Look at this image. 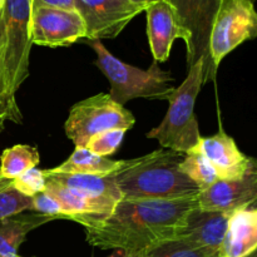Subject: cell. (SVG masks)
<instances>
[{
	"label": "cell",
	"instance_id": "9",
	"mask_svg": "<svg viewBox=\"0 0 257 257\" xmlns=\"http://www.w3.org/2000/svg\"><path fill=\"white\" fill-rule=\"evenodd\" d=\"M30 38L43 47H68L85 39V25L77 10L32 3Z\"/></svg>",
	"mask_w": 257,
	"mask_h": 257
},
{
	"label": "cell",
	"instance_id": "33",
	"mask_svg": "<svg viewBox=\"0 0 257 257\" xmlns=\"http://www.w3.org/2000/svg\"><path fill=\"white\" fill-rule=\"evenodd\" d=\"M4 4H5V0H0V9L3 10V8H4Z\"/></svg>",
	"mask_w": 257,
	"mask_h": 257
},
{
	"label": "cell",
	"instance_id": "21",
	"mask_svg": "<svg viewBox=\"0 0 257 257\" xmlns=\"http://www.w3.org/2000/svg\"><path fill=\"white\" fill-rule=\"evenodd\" d=\"M180 170L197 186L200 193L211 187L218 180L212 165L197 150L186 153L180 162Z\"/></svg>",
	"mask_w": 257,
	"mask_h": 257
},
{
	"label": "cell",
	"instance_id": "22",
	"mask_svg": "<svg viewBox=\"0 0 257 257\" xmlns=\"http://www.w3.org/2000/svg\"><path fill=\"white\" fill-rule=\"evenodd\" d=\"M23 119L17 98H13L8 90L4 75V23L3 10L0 9V132L5 128V123L13 122L20 124Z\"/></svg>",
	"mask_w": 257,
	"mask_h": 257
},
{
	"label": "cell",
	"instance_id": "25",
	"mask_svg": "<svg viewBox=\"0 0 257 257\" xmlns=\"http://www.w3.org/2000/svg\"><path fill=\"white\" fill-rule=\"evenodd\" d=\"M125 132H127L125 130L118 128V130H109L97 133L88 141L84 148L100 157H108L110 155H114L124 138Z\"/></svg>",
	"mask_w": 257,
	"mask_h": 257
},
{
	"label": "cell",
	"instance_id": "16",
	"mask_svg": "<svg viewBox=\"0 0 257 257\" xmlns=\"http://www.w3.org/2000/svg\"><path fill=\"white\" fill-rule=\"evenodd\" d=\"M45 180L49 183L64 187L74 193L92 198H103L118 203L122 200L119 190L112 175H83V173H57L43 170Z\"/></svg>",
	"mask_w": 257,
	"mask_h": 257
},
{
	"label": "cell",
	"instance_id": "3",
	"mask_svg": "<svg viewBox=\"0 0 257 257\" xmlns=\"http://www.w3.org/2000/svg\"><path fill=\"white\" fill-rule=\"evenodd\" d=\"M89 44L97 55L95 65L110 83V98L118 104L124 105L137 98L168 100L172 94L175 79L168 70L161 69L158 63L141 69L114 57L100 40H89Z\"/></svg>",
	"mask_w": 257,
	"mask_h": 257
},
{
	"label": "cell",
	"instance_id": "30",
	"mask_svg": "<svg viewBox=\"0 0 257 257\" xmlns=\"http://www.w3.org/2000/svg\"><path fill=\"white\" fill-rule=\"evenodd\" d=\"M131 2L135 3V4H137V5H140V7H143L146 9L148 5L152 4V3H155V2H158V0H131Z\"/></svg>",
	"mask_w": 257,
	"mask_h": 257
},
{
	"label": "cell",
	"instance_id": "28",
	"mask_svg": "<svg viewBox=\"0 0 257 257\" xmlns=\"http://www.w3.org/2000/svg\"><path fill=\"white\" fill-rule=\"evenodd\" d=\"M32 3H38V4L49 5V7L62 8V9H74V0H30Z\"/></svg>",
	"mask_w": 257,
	"mask_h": 257
},
{
	"label": "cell",
	"instance_id": "2",
	"mask_svg": "<svg viewBox=\"0 0 257 257\" xmlns=\"http://www.w3.org/2000/svg\"><path fill=\"white\" fill-rule=\"evenodd\" d=\"M182 153L157 150L128 160L113 178L122 200L175 201L197 198L200 190L180 170Z\"/></svg>",
	"mask_w": 257,
	"mask_h": 257
},
{
	"label": "cell",
	"instance_id": "1",
	"mask_svg": "<svg viewBox=\"0 0 257 257\" xmlns=\"http://www.w3.org/2000/svg\"><path fill=\"white\" fill-rule=\"evenodd\" d=\"M197 206V198L120 200L107 216L75 215L68 220L85 228L89 245L103 250H122L141 257L155 246L175 238L187 213Z\"/></svg>",
	"mask_w": 257,
	"mask_h": 257
},
{
	"label": "cell",
	"instance_id": "17",
	"mask_svg": "<svg viewBox=\"0 0 257 257\" xmlns=\"http://www.w3.org/2000/svg\"><path fill=\"white\" fill-rule=\"evenodd\" d=\"M55 217L42 213L15 215L0 220V256L17 257L20 245L30 231L54 221Z\"/></svg>",
	"mask_w": 257,
	"mask_h": 257
},
{
	"label": "cell",
	"instance_id": "4",
	"mask_svg": "<svg viewBox=\"0 0 257 257\" xmlns=\"http://www.w3.org/2000/svg\"><path fill=\"white\" fill-rule=\"evenodd\" d=\"M203 84V62L198 60L188 68L186 79L175 88L168 98L170 107L160 125L147 133V138L160 142L163 148L177 153L192 152L201 137L195 104Z\"/></svg>",
	"mask_w": 257,
	"mask_h": 257
},
{
	"label": "cell",
	"instance_id": "26",
	"mask_svg": "<svg viewBox=\"0 0 257 257\" xmlns=\"http://www.w3.org/2000/svg\"><path fill=\"white\" fill-rule=\"evenodd\" d=\"M12 186L23 195L28 196V197H33V196L38 195V193L43 192L45 190L47 180H45L43 170L34 167L28 170L27 172L20 175L15 180H13Z\"/></svg>",
	"mask_w": 257,
	"mask_h": 257
},
{
	"label": "cell",
	"instance_id": "15",
	"mask_svg": "<svg viewBox=\"0 0 257 257\" xmlns=\"http://www.w3.org/2000/svg\"><path fill=\"white\" fill-rule=\"evenodd\" d=\"M257 250V208H241L231 215L218 257H246Z\"/></svg>",
	"mask_w": 257,
	"mask_h": 257
},
{
	"label": "cell",
	"instance_id": "34",
	"mask_svg": "<svg viewBox=\"0 0 257 257\" xmlns=\"http://www.w3.org/2000/svg\"><path fill=\"white\" fill-rule=\"evenodd\" d=\"M250 2H252V3H255V0H250Z\"/></svg>",
	"mask_w": 257,
	"mask_h": 257
},
{
	"label": "cell",
	"instance_id": "7",
	"mask_svg": "<svg viewBox=\"0 0 257 257\" xmlns=\"http://www.w3.org/2000/svg\"><path fill=\"white\" fill-rule=\"evenodd\" d=\"M186 34L187 68L203 62V84L217 74L210 57V35L221 0H168Z\"/></svg>",
	"mask_w": 257,
	"mask_h": 257
},
{
	"label": "cell",
	"instance_id": "18",
	"mask_svg": "<svg viewBox=\"0 0 257 257\" xmlns=\"http://www.w3.org/2000/svg\"><path fill=\"white\" fill-rule=\"evenodd\" d=\"M44 191L58 201L63 211V220H68L69 216L75 215L107 216L112 213L117 205L109 200L92 198L74 193L67 188L49 182H47Z\"/></svg>",
	"mask_w": 257,
	"mask_h": 257
},
{
	"label": "cell",
	"instance_id": "20",
	"mask_svg": "<svg viewBox=\"0 0 257 257\" xmlns=\"http://www.w3.org/2000/svg\"><path fill=\"white\" fill-rule=\"evenodd\" d=\"M40 157L37 148L27 145H17L4 150L0 157V177L15 180L30 168L37 167Z\"/></svg>",
	"mask_w": 257,
	"mask_h": 257
},
{
	"label": "cell",
	"instance_id": "27",
	"mask_svg": "<svg viewBox=\"0 0 257 257\" xmlns=\"http://www.w3.org/2000/svg\"><path fill=\"white\" fill-rule=\"evenodd\" d=\"M32 211L42 215L52 216L55 220H63V211L58 201L49 193L43 191L32 197Z\"/></svg>",
	"mask_w": 257,
	"mask_h": 257
},
{
	"label": "cell",
	"instance_id": "35",
	"mask_svg": "<svg viewBox=\"0 0 257 257\" xmlns=\"http://www.w3.org/2000/svg\"><path fill=\"white\" fill-rule=\"evenodd\" d=\"M0 257H4V256H0ZM17 257H20V256H17Z\"/></svg>",
	"mask_w": 257,
	"mask_h": 257
},
{
	"label": "cell",
	"instance_id": "32",
	"mask_svg": "<svg viewBox=\"0 0 257 257\" xmlns=\"http://www.w3.org/2000/svg\"><path fill=\"white\" fill-rule=\"evenodd\" d=\"M246 257H257V251H253V252H251L250 255H247Z\"/></svg>",
	"mask_w": 257,
	"mask_h": 257
},
{
	"label": "cell",
	"instance_id": "29",
	"mask_svg": "<svg viewBox=\"0 0 257 257\" xmlns=\"http://www.w3.org/2000/svg\"><path fill=\"white\" fill-rule=\"evenodd\" d=\"M108 257H137V256L132 255V253H128V252H125V251H122V250H115L112 255H109Z\"/></svg>",
	"mask_w": 257,
	"mask_h": 257
},
{
	"label": "cell",
	"instance_id": "8",
	"mask_svg": "<svg viewBox=\"0 0 257 257\" xmlns=\"http://www.w3.org/2000/svg\"><path fill=\"white\" fill-rule=\"evenodd\" d=\"M253 4L250 0H221L210 35V57L216 69L228 53L257 35Z\"/></svg>",
	"mask_w": 257,
	"mask_h": 257
},
{
	"label": "cell",
	"instance_id": "12",
	"mask_svg": "<svg viewBox=\"0 0 257 257\" xmlns=\"http://www.w3.org/2000/svg\"><path fill=\"white\" fill-rule=\"evenodd\" d=\"M196 150L212 165L218 180L241 178L256 165L253 158L238 150L235 140L221 128L211 137H201Z\"/></svg>",
	"mask_w": 257,
	"mask_h": 257
},
{
	"label": "cell",
	"instance_id": "24",
	"mask_svg": "<svg viewBox=\"0 0 257 257\" xmlns=\"http://www.w3.org/2000/svg\"><path fill=\"white\" fill-rule=\"evenodd\" d=\"M27 210L32 211V197L15 190L12 182L0 190V220L19 215Z\"/></svg>",
	"mask_w": 257,
	"mask_h": 257
},
{
	"label": "cell",
	"instance_id": "31",
	"mask_svg": "<svg viewBox=\"0 0 257 257\" xmlns=\"http://www.w3.org/2000/svg\"><path fill=\"white\" fill-rule=\"evenodd\" d=\"M10 182H12L10 180H5V178L0 177V190H2V188H4V187H7V186L9 185Z\"/></svg>",
	"mask_w": 257,
	"mask_h": 257
},
{
	"label": "cell",
	"instance_id": "19",
	"mask_svg": "<svg viewBox=\"0 0 257 257\" xmlns=\"http://www.w3.org/2000/svg\"><path fill=\"white\" fill-rule=\"evenodd\" d=\"M127 161H113L108 157L94 155L84 147H75L65 162L58 167L52 168V172L57 173H83V175L109 176L119 172Z\"/></svg>",
	"mask_w": 257,
	"mask_h": 257
},
{
	"label": "cell",
	"instance_id": "11",
	"mask_svg": "<svg viewBox=\"0 0 257 257\" xmlns=\"http://www.w3.org/2000/svg\"><path fill=\"white\" fill-rule=\"evenodd\" d=\"M257 200L256 165L243 177L217 180L197 197L198 208L232 215L241 208L255 206Z\"/></svg>",
	"mask_w": 257,
	"mask_h": 257
},
{
	"label": "cell",
	"instance_id": "23",
	"mask_svg": "<svg viewBox=\"0 0 257 257\" xmlns=\"http://www.w3.org/2000/svg\"><path fill=\"white\" fill-rule=\"evenodd\" d=\"M141 257H218V252L172 238L155 246Z\"/></svg>",
	"mask_w": 257,
	"mask_h": 257
},
{
	"label": "cell",
	"instance_id": "6",
	"mask_svg": "<svg viewBox=\"0 0 257 257\" xmlns=\"http://www.w3.org/2000/svg\"><path fill=\"white\" fill-rule=\"evenodd\" d=\"M136 118L130 110L100 93L75 103L65 120V133L75 147H84L97 133L109 130H131Z\"/></svg>",
	"mask_w": 257,
	"mask_h": 257
},
{
	"label": "cell",
	"instance_id": "5",
	"mask_svg": "<svg viewBox=\"0 0 257 257\" xmlns=\"http://www.w3.org/2000/svg\"><path fill=\"white\" fill-rule=\"evenodd\" d=\"M30 0H5L4 23V75L9 94L17 98L20 85L29 77Z\"/></svg>",
	"mask_w": 257,
	"mask_h": 257
},
{
	"label": "cell",
	"instance_id": "10",
	"mask_svg": "<svg viewBox=\"0 0 257 257\" xmlns=\"http://www.w3.org/2000/svg\"><path fill=\"white\" fill-rule=\"evenodd\" d=\"M74 9L85 25V39H113L145 12L131 0H74Z\"/></svg>",
	"mask_w": 257,
	"mask_h": 257
},
{
	"label": "cell",
	"instance_id": "13",
	"mask_svg": "<svg viewBox=\"0 0 257 257\" xmlns=\"http://www.w3.org/2000/svg\"><path fill=\"white\" fill-rule=\"evenodd\" d=\"M147 15V35L156 63L167 62L176 39L186 40L175 9L168 0H158L145 9Z\"/></svg>",
	"mask_w": 257,
	"mask_h": 257
},
{
	"label": "cell",
	"instance_id": "14",
	"mask_svg": "<svg viewBox=\"0 0 257 257\" xmlns=\"http://www.w3.org/2000/svg\"><path fill=\"white\" fill-rule=\"evenodd\" d=\"M231 215L193 208L187 213L182 225L176 231V240L185 241L198 247L220 250L227 231Z\"/></svg>",
	"mask_w": 257,
	"mask_h": 257
}]
</instances>
